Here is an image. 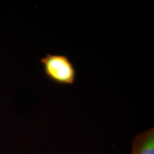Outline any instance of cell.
Masks as SVG:
<instances>
[{"mask_svg":"<svg viewBox=\"0 0 154 154\" xmlns=\"http://www.w3.org/2000/svg\"><path fill=\"white\" fill-rule=\"evenodd\" d=\"M131 154H154V129L151 128L133 139Z\"/></svg>","mask_w":154,"mask_h":154,"instance_id":"obj_2","label":"cell"},{"mask_svg":"<svg viewBox=\"0 0 154 154\" xmlns=\"http://www.w3.org/2000/svg\"><path fill=\"white\" fill-rule=\"evenodd\" d=\"M45 75L54 83L72 86L77 79V70L70 58L63 54H48L40 60Z\"/></svg>","mask_w":154,"mask_h":154,"instance_id":"obj_1","label":"cell"}]
</instances>
